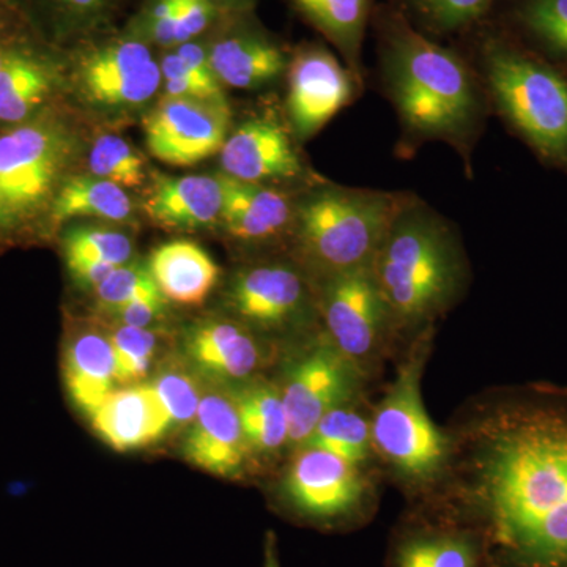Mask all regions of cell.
Listing matches in <instances>:
<instances>
[{
	"instance_id": "cell-21",
	"label": "cell",
	"mask_w": 567,
	"mask_h": 567,
	"mask_svg": "<svg viewBox=\"0 0 567 567\" xmlns=\"http://www.w3.org/2000/svg\"><path fill=\"white\" fill-rule=\"evenodd\" d=\"M205 44L213 73L221 85L252 91L278 80L287 69L282 48L252 28L223 29Z\"/></svg>"
},
{
	"instance_id": "cell-18",
	"label": "cell",
	"mask_w": 567,
	"mask_h": 567,
	"mask_svg": "<svg viewBox=\"0 0 567 567\" xmlns=\"http://www.w3.org/2000/svg\"><path fill=\"white\" fill-rule=\"evenodd\" d=\"M185 350L203 374L224 382L256 379L268 358V350L251 328L230 320L196 324L186 336Z\"/></svg>"
},
{
	"instance_id": "cell-34",
	"label": "cell",
	"mask_w": 567,
	"mask_h": 567,
	"mask_svg": "<svg viewBox=\"0 0 567 567\" xmlns=\"http://www.w3.org/2000/svg\"><path fill=\"white\" fill-rule=\"evenodd\" d=\"M151 386L173 429L193 423L204 393L192 374L183 369H167L152 380Z\"/></svg>"
},
{
	"instance_id": "cell-4",
	"label": "cell",
	"mask_w": 567,
	"mask_h": 567,
	"mask_svg": "<svg viewBox=\"0 0 567 567\" xmlns=\"http://www.w3.org/2000/svg\"><path fill=\"white\" fill-rule=\"evenodd\" d=\"M434 328L413 338L398 374L371 413L372 450L406 494L429 498L453 468L454 439L425 410L421 383Z\"/></svg>"
},
{
	"instance_id": "cell-33",
	"label": "cell",
	"mask_w": 567,
	"mask_h": 567,
	"mask_svg": "<svg viewBox=\"0 0 567 567\" xmlns=\"http://www.w3.org/2000/svg\"><path fill=\"white\" fill-rule=\"evenodd\" d=\"M62 249L65 259L102 260L117 267L128 264L133 257L128 235L95 227H73L63 237Z\"/></svg>"
},
{
	"instance_id": "cell-8",
	"label": "cell",
	"mask_w": 567,
	"mask_h": 567,
	"mask_svg": "<svg viewBox=\"0 0 567 567\" xmlns=\"http://www.w3.org/2000/svg\"><path fill=\"white\" fill-rule=\"evenodd\" d=\"M69 134L37 115L0 132V229H14L50 212L70 162Z\"/></svg>"
},
{
	"instance_id": "cell-43",
	"label": "cell",
	"mask_w": 567,
	"mask_h": 567,
	"mask_svg": "<svg viewBox=\"0 0 567 567\" xmlns=\"http://www.w3.org/2000/svg\"><path fill=\"white\" fill-rule=\"evenodd\" d=\"M264 567H281V561H279L278 537H276L274 532H268L267 535H265Z\"/></svg>"
},
{
	"instance_id": "cell-25",
	"label": "cell",
	"mask_w": 567,
	"mask_h": 567,
	"mask_svg": "<svg viewBox=\"0 0 567 567\" xmlns=\"http://www.w3.org/2000/svg\"><path fill=\"white\" fill-rule=\"evenodd\" d=\"M147 267L164 298L182 306L203 305L219 279V267L210 254L188 240L158 246Z\"/></svg>"
},
{
	"instance_id": "cell-35",
	"label": "cell",
	"mask_w": 567,
	"mask_h": 567,
	"mask_svg": "<svg viewBox=\"0 0 567 567\" xmlns=\"http://www.w3.org/2000/svg\"><path fill=\"white\" fill-rule=\"evenodd\" d=\"M159 69H162L166 96H182V99L200 100V102L227 106L226 95L219 81L194 70L174 50L166 51L159 61Z\"/></svg>"
},
{
	"instance_id": "cell-14",
	"label": "cell",
	"mask_w": 567,
	"mask_h": 567,
	"mask_svg": "<svg viewBox=\"0 0 567 567\" xmlns=\"http://www.w3.org/2000/svg\"><path fill=\"white\" fill-rule=\"evenodd\" d=\"M229 305L246 327L284 331L317 309L316 295L297 268L282 262L252 265L235 276Z\"/></svg>"
},
{
	"instance_id": "cell-7",
	"label": "cell",
	"mask_w": 567,
	"mask_h": 567,
	"mask_svg": "<svg viewBox=\"0 0 567 567\" xmlns=\"http://www.w3.org/2000/svg\"><path fill=\"white\" fill-rule=\"evenodd\" d=\"M486 73L507 121L544 155L567 156V81L499 41L486 48Z\"/></svg>"
},
{
	"instance_id": "cell-37",
	"label": "cell",
	"mask_w": 567,
	"mask_h": 567,
	"mask_svg": "<svg viewBox=\"0 0 567 567\" xmlns=\"http://www.w3.org/2000/svg\"><path fill=\"white\" fill-rule=\"evenodd\" d=\"M520 20L548 50L567 58V0H527Z\"/></svg>"
},
{
	"instance_id": "cell-24",
	"label": "cell",
	"mask_w": 567,
	"mask_h": 567,
	"mask_svg": "<svg viewBox=\"0 0 567 567\" xmlns=\"http://www.w3.org/2000/svg\"><path fill=\"white\" fill-rule=\"evenodd\" d=\"M62 379L74 406L91 416L117 385L110 338L95 330L73 331L63 347Z\"/></svg>"
},
{
	"instance_id": "cell-20",
	"label": "cell",
	"mask_w": 567,
	"mask_h": 567,
	"mask_svg": "<svg viewBox=\"0 0 567 567\" xmlns=\"http://www.w3.org/2000/svg\"><path fill=\"white\" fill-rule=\"evenodd\" d=\"M89 417L100 439L118 453L152 445L173 429L151 383L112 391Z\"/></svg>"
},
{
	"instance_id": "cell-22",
	"label": "cell",
	"mask_w": 567,
	"mask_h": 567,
	"mask_svg": "<svg viewBox=\"0 0 567 567\" xmlns=\"http://www.w3.org/2000/svg\"><path fill=\"white\" fill-rule=\"evenodd\" d=\"M223 185L221 223L230 237L265 241L293 226L295 205L289 196L260 183L235 181L219 174Z\"/></svg>"
},
{
	"instance_id": "cell-11",
	"label": "cell",
	"mask_w": 567,
	"mask_h": 567,
	"mask_svg": "<svg viewBox=\"0 0 567 567\" xmlns=\"http://www.w3.org/2000/svg\"><path fill=\"white\" fill-rule=\"evenodd\" d=\"M364 382L324 333L289 361L278 386L289 417L290 450L303 446L330 410L358 401Z\"/></svg>"
},
{
	"instance_id": "cell-36",
	"label": "cell",
	"mask_w": 567,
	"mask_h": 567,
	"mask_svg": "<svg viewBox=\"0 0 567 567\" xmlns=\"http://www.w3.org/2000/svg\"><path fill=\"white\" fill-rule=\"evenodd\" d=\"M151 295L163 293L153 281L148 267L140 264H125L115 268L95 289L96 303L106 312Z\"/></svg>"
},
{
	"instance_id": "cell-23",
	"label": "cell",
	"mask_w": 567,
	"mask_h": 567,
	"mask_svg": "<svg viewBox=\"0 0 567 567\" xmlns=\"http://www.w3.org/2000/svg\"><path fill=\"white\" fill-rule=\"evenodd\" d=\"M144 212L164 229H204L221 221V178L219 175L159 178L145 197Z\"/></svg>"
},
{
	"instance_id": "cell-40",
	"label": "cell",
	"mask_w": 567,
	"mask_h": 567,
	"mask_svg": "<svg viewBox=\"0 0 567 567\" xmlns=\"http://www.w3.org/2000/svg\"><path fill=\"white\" fill-rule=\"evenodd\" d=\"M167 300L164 295L141 297L110 312L121 324L134 328H151L166 315Z\"/></svg>"
},
{
	"instance_id": "cell-26",
	"label": "cell",
	"mask_w": 567,
	"mask_h": 567,
	"mask_svg": "<svg viewBox=\"0 0 567 567\" xmlns=\"http://www.w3.org/2000/svg\"><path fill=\"white\" fill-rule=\"evenodd\" d=\"M252 457L289 447V417L278 383L251 379L230 391Z\"/></svg>"
},
{
	"instance_id": "cell-6",
	"label": "cell",
	"mask_w": 567,
	"mask_h": 567,
	"mask_svg": "<svg viewBox=\"0 0 567 567\" xmlns=\"http://www.w3.org/2000/svg\"><path fill=\"white\" fill-rule=\"evenodd\" d=\"M279 505L293 520L328 532L364 525L375 509V488L365 466L319 447L301 446L279 486Z\"/></svg>"
},
{
	"instance_id": "cell-29",
	"label": "cell",
	"mask_w": 567,
	"mask_h": 567,
	"mask_svg": "<svg viewBox=\"0 0 567 567\" xmlns=\"http://www.w3.org/2000/svg\"><path fill=\"white\" fill-rule=\"evenodd\" d=\"M303 446L319 447L352 464L368 466L375 457L371 415H365L358 401L336 406L319 421Z\"/></svg>"
},
{
	"instance_id": "cell-42",
	"label": "cell",
	"mask_w": 567,
	"mask_h": 567,
	"mask_svg": "<svg viewBox=\"0 0 567 567\" xmlns=\"http://www.w3.org/2000/svg\"><path fill=\"white\" fill-rule=\"evenodd\" d=\"M18 11L13 0H0V65L11 44L24 33L18 28Z\"/></svg>"
},
{
	"instance_id": "cell-39",
	"label": "cell",
	"mask_w": 567,
	"mask_h": 567,
	"mask_svg": "<svg viewBox=\"0 0 567 567\" xmlns=\"http://www.w3.org/2000/svg\"><path fill=\"white\" fill-rule=\"evenodd\" d=\"M223 17V11L216 9L208 0H181L177 29H175L177 47L178 44L188 43V41L199 40L216 24H219Z\"/></svg>"
},
{
	"instance_id": "cell-27",
	"label": "cell",
	"mask_w": 567,
	"mask_h": 567,
	"mask_svg": "<svg viewBox=\"0 0 567 567\" xmlns=\"http://www.w3.org/2000/svg\"><path fill=\"white\" fill-rule=\"evenodd\" d=\"M54 226L78 218L122 223L132 218L133 204L126 189L95 177H73L63 182L51 205Z\"/></svg>"
},
{
	"instance_id": "cell-5",
	"label": "cell",
	"mask_w": 567,
	"mask_h": 567,
	"mask_svg": "<svg viewBox=\"0 0 567 567\" xmlns=\"http://www.w3.org/2000/svg\"><path fill=\"white\" fill-rule=\"evenodd\" d=\"M404 197L324 186L295 205V234L316 279L371 267Z\"/></svg>"
},
{
	"instance_id": "cell-30",
	"label": "cell",
	"mask_w": 567,
	"mask_h": 567,
	"mask_svg": "<svg viewBox=\"0 0 567 567\" xmlns=\"http://www.w3.org/2000/svg\"><path fill=\"white\" fill-rule=\"evenodd\" d=\"M61 37L84 40L103 32L118 0H35Z\"/></svg>"
},
{
	"instance_id": "cell-38",
	"label": "cell",
	"mask_w": 567,
	"mask_h": 567,
	"mask_svg": "<svg viewBox=\"0 0 567 567\" xmlns=\"http://www.w3.org/2000/svg\"><path fill=\"white\" fill-rule=\"evenodd\" d=\"M494 0H412L417 11L440 31H456L486 13Z\"/></svg>"
},
{
	"instance_id": "cell-10",
	"label": "cell",
	"mask_w": 567,
	"mask_h": 567,
	"mask_svg": "<svg viewBox=\"0 0 567 567\" xmlns=\"http://www.w3.org/2000/svg\"><path fill=\"white\" fill-rule=\"evenodd\" d=\"M95 35L81 40L73 54L74 82L85 102L107 111L136 110L151 102L163 84L151 44L128 32Z\"/></svg>"
},
{
	"instance_id": "cell-16",
	"label": "cell",
	"mask_w": 567,
	"mask_h": 567,
	"mask_svg": "<svg viewBox=\"0 0 567 567\" xmlns=\"http://www.w3.org/2000/svg\"><path fill=\"white\" fill-rule=\"evenodd\" d=\"M186 461L210 475L237 477L252 458L230 393L204 394L183 443Z\"/></svg>"
},
{
	"instance_id": "cell-2",
	"label": "cell",
	"mask_w": 567,
	"mask_h": 567,
	"mask_svg": "<svg viewBox=\"0 0 567 567\" xmlns=\"http://www.w3.org/2000/svg\"><path fill=\"white\" fill-rule=\"evenodd\" d=\"M372 271L398 339L434 328L468 281V262L454 227L409 197L395 212Z\"/></svg>"
},
{
	"instance_id": "cell-44",
	"label": "cell",
	"mask_w": 567,
	"mask_h": 567,
	"mask_svg": "<svg viewBox=\"0 0 567 567\" xmlns=\"http://www.w3.org/2000/svg\"><path fill=\"white\" fill-rule=\"evenodd\" d=\"M208 2H212L213 6L219 11H223L224 14H230L240 13L249 0H208Z\"/></svg>"
},
{
	"instance_id": "cell-31",
	"label": "cell",
	"mask_w": 567,
	"mask_h": 567,
	"mask_svg": "<svg viewBox=\"0 0 567 567\" xmlns=\"http://www.w3.org/2000/svg\"><path fill=\"white\" fill-rule=\"evenodd\" d=\"M110 338L117 385H137L151 372L159 350V336L151 328L121 324Z\"/></svg>"
},
{
	"instance_id": "cell-28",
	"label": "cell",
	"mask_w": 567,
	"mask_h": 567,
	"mask_svg": "<svg viewBox=\"0 0 567 567\" xmlns=\"http://www.w3.org/2000/svg\"><path fill=\"white\" fill-rule=\"evenodd\" d=\"M301 13L344 54L358 76L369 0H292Z\"/></svg>"
},
{
	"instance_id": "cell-1",
	"label": "cell",
	"mask_w": 567,
	"mask_h": 567,
	"mask_svg": "<svg viewBox=\"0 0 567 567\" xmlns=\"http://www.w3.org/2000/svg\"><path fill=\"white\" fill-rule=\"evenodd\" d=\"M454 443L443 505L483 537L486 567H567V390L507 391Z\"/></svg>"
},
{
	"instance_id": "cell-32",
	"label": "cell",
	"mask_w": 567,
	"mask_h": 567,
	"mask_svg": "<svg viewBox=\"0 0 567 567\" xmlns=\"http://www.w3.org/2000/svg\"><path fill=\"white\" fill-rule=\"evenodd\" d=\"M89 167L95 177L115 183L123 189L140 188L147 175L144 158L117 134L96 137L89 155Z\"/></svg>"
},
{
	"instance_id": "cell-41",
	"label": "cell",
	"mask_w": 567,
	"mask_h": 567,
	"mask_svg": "<svg viewBox=\"0 0 567 567\" xmlns=\"http://www.w3.org/2000/svg\"><path fill=\"white\" fill-rule=\"evenodd\" d=\"M65 264L71 278L78 286L93 290L117 268V265L91 259H65Z\"/></svg>"
},
{
	"instance_id": "cell-3",
	"label": "cell",
	"mask_w": 567,
	"mask_h": 567,
	"mask_svg": "<svg viewBox=\"0 0 567 567\" xmlns=\"http://www.w3.org/2000/svg\"><path fill=\"white\" fill-rule=\"evenodd\" d=\"M383 74L406 130L465 145L483 114L475 80L456 52L393 22L383 44Z\"/></svg>"
},
{
	"instance_id": "cell-9",
	"label": "cell",
	"mask_w": 567,
	"mask_h": 567,
	"mask_svg": "<svg viewBox=\"0 0 567 567\" xmlns=\"http://www.w3.org/2000/svg\"><path fill=\"white\" fill-rule=\"evenodd\" d=\"M316 298L324 334L371 379L398 339L372 265L316 279Z\"/></svg>"
},
{
	"instance_id": "cell-13",
	"label": "cell",
	"mask_w": 567,
	"mask_h": 567,
	"mask_svg": "<svg viewBox=\"0 0 567 567\" xmlns=\"http://www.w3.org/2000/svg\"><path fill=\"white\" fill-rule=\"evenodd\" d=\"M227 132V106L182 96H164L144 121L148 151L171 166H194L221 152Z\"/></svg>"
},
{
	"instance_id": "cell-12",
	"label": "cell",
	"mask_w": 567,
	"mask_h": 567,
	"mask_svg": "<svg viewBox=\"0 0 567 567\" xmlns=\"http://www.w3.org/2000/svg\"><path fill=\"white\" fill-rule=\"evenodd\" d=\"M386 567H486L483 537L450 506L417 511L395 528Z\"/></svg>"
},
{
	"instance_id": "cell-17",
	"label": "cell",
	"mask_w": 567,
	"mask_h": 567,
	"mask_svg": "<svg viewBox=\"0 0 567 567\" xmlns=\"http://www.w3.org/2000/svg\"><path fill=\"white\" fill-rule=\"evenodd\" d=\"M224 174L235 181L264 183L290 181L303 173L289 134L270 118H251L235 130L219 152Z\"/></svg>"
},
{
	"instance_id": "cell-19",
	"label": "cell",
	"mask_w": 567,
	"mask_h": 567,
	"mask_svg": "<svg viewBox=\"0 0 567 567\" xmlns=\"http://www.w3.org/2000/svg\"><path fill=\"white\" fill-rule=\"evenodd\" d=\"M55 84L54 59L22 33L0 65V126L7 130L35 118Z\"/></svg>"
},
{
	"instance_id": "cell-15",
	"label": "cell",
	"mask_w": 567,
	"mask_h": 567,
	"mask_svg": "<svg viewBox=\"0 0 567 567\" xmlns=\"http://www.w3.org/2000/svg\"><path fill=\"white\" fill-rule=\"evenodd\" d=\"M353 82L330 51L305 48L289 65L287 111L293 132L308 140L350 103Z\"/></svg>"
}]
</instances>
